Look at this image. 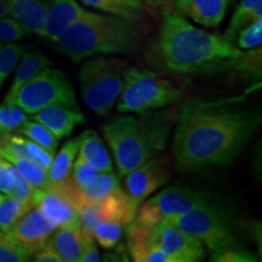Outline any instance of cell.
I'll use <instances>...</instances> for the list:
<instances>
[{
	"mask_svg": "<svg viewBox=\"0 0 262 262\" xmlns=\"http://www.w3.org/2000/svg\"><path fill=\"white\" fill-rule=\"evenodd\" d=\"M33 208H35L33 203L6 194L0 202V231L8 232Z\"/></svg>",
	"mask_w": 262,
	"mask_h": 262,
	"instance_id": "obj_27",
	"label": "cell"
},
{
	"mask_svg": "<svg viewBox=\"0 0 262 262\" xmlns=\"http://www.w3.org/2000/svg\"><path fill=\"white\" fill-rule=\"evenodd\" d=\"M80 2L100 11L135 22L143 12L141 0H80Z\"/></svg>",
	"mask_w": 262,
	"mask_h": 262,
	"instance_id": "obj_25",
	"label": "cell"
},
{
	"mask_svg": "<svg viewBox=\"0 0 262 262\" xmlns=\"http://www.w3.org/2000/svg\"><path fill=\"white\" fill-rule=\"evenodd\" d=\"M152 242L171 262H196L204 260L205 249L201 241L168 221L150 229Z\"/></svg>",
	"mask_w": 262,
	"mask_h": 262,
	"instance_id": "obj_10",
	"label": "cell"
},
{
	"mask_svg": "<svg viewBox=\"0 0 262 262\" xmlns=\"http://www.w3.org/2000/svg\"><path fill=\"white\" fill-rule=\"evenodd\" d=\"M35 206L42 211L56 227L79 225L78 209L67 199L49 188L38 189L35 194Z\"/></svg>",
	"mask_w": 262,
	"mask_h": 262,
	"instance_id": "obj_16",
	"label": "cell"
},
{
	"mask_svg": "<svg viewBox=\"0 0 262 262\" xmlns=\"http://www.w3.org/2000/svg\"><path fill=\"white\" fill-rule=\"evenodd\" d=\"M262 44V18L245 26L238 33L237 45L241 50H251Z\"/></svg>",
	"mask_w": 262,
	"mask_h": 262,
	"instance_id": "obj_34",
	"label": "cell"
},
{
	"mask_svg": "<svg viewBox=\"0 0 262 262\" xmlns=\"http://www.w3.org/2000/svg\"><path fill=\"white\" fill-rule=\"evenodd\" d=\"M243 51L224 35L196 28L185 16L165 14L156 42L160 64L178 74L209 71L238 58Z\"/></svg>",
	"mask_w": 262,
	"mask_h": 262,
	"instance_id": "obj_2",
	"label": "cell"
},
{
	"mask_svg": "<svg viewBox=\"0 0 262 262\" xmlns=\"http://www.w3.org/2000/svg\"><path fill=\"white\" fill-rule=\"evenodd\" d=\"M78 148H79L78 137L68 140L62 146L57 155L52 158V162L48 169L49 183H60L70 178L74 159L78 155Z\"/></svg>",
	"mask_w": 262,
	"mask_h": 262,
	"instance_id": "obj_22",
	"label": "cell"
},
{
	"mask_svg": "<svg viewBox=\"0 0 262 262\" xmlns=\"http://www.w3.org/2000/svg\"><path fill=\"white\" fill-rule=\"evenodd\" d=\"M96 206L100 221H112L120 225H129L135 220L137 208L131 202L129 194L118 187L101 199L94 203Z\"/></svg>",
	"mask_w": 262,
	"mask_h": 262,
	"instance_id": "obj_18",
	"label": "cell"
},
{
	"mask_svg": "<svg viewBox=\"0 0 262 262\" xmlns=\"http://www.w3.org/2000/svg\"><path fill=\"white\" fill-rule=\"evenodd\" d=\"M14 185V176L11 171V163L0 157V192L9 194Z\"/></svg>",
	"mask_w": 262,
	"mask_h": 262,
	"instance_id": "obj_40",
	"label": "cell"
},
{
	"mask_svg": "<svg viewBox=\"0 0 262 262\" xmlns=\"http://www.w3.org/2000/svg\"><path fill=\"white\" fill-rule=\"evenodd\" d=\"M126 62L119 58L95 57L79 71L84 102L97 116H106L117 103L124 85Z\"/></svg>",
	"mask_w": 262,
	"mask_h": 262,
	"instance_id": "obj_6",
	"label": "cell"
},
{
	"mask_svg": "<svg viewBox=\"0 0 262 262\" xmlns=\"http://www.w3.org/2000/svg\"><path fill=\"white\" fill-rule=\"evenodd\" d=\"M3 45H4V44H3V42H2V41H0V49H2V47H3Z\"/></svg>",
	"mask_w": 262,
	"mask_h": 262,
	"instance_id": "obj_46",
	"label": "cell"
},
{
	"mask_svg": "<svg viewBox=\"0 0 262 262\" xmlns=\"http://www.w3.org/2000/svg\"><path fill=\"white\" fill-rule=\"evenodd\" d=\"M182 91L153 71L129 67L124 72L122 94L117 111L123 113H147L178 102Z\"/></svg>",
	"mask_w": 262,
	"mask_h": 262,
	"instance_id": "obj_5",
	"label": "cell"
},
{
	"mask_svg": "<svg viewBox=\"0 0 262 262\" xmlns=\"http://www.w3.org/2000/svg\"><path fill=\"white\" fill-rule=\"evenodd\" d=\"M15 104L27 114H35L55 104L78 108L74 90L66 74L48 67L22 85L16 95Z\"/></svg>",
	"mask_w": 262,
	"mask_h": 262,
	"instance_id": "obj_8",
	"label": "cell"
},
{
	"mask_svg": "<svg viewBox=\"0 0 262 262\" xmlns=\"http://www.w3.org/2000/svg\"><path fill=\"white\" fill-rule=\"evenodd\" d=\"M100 172L97 169H95L90 163H88L83 157L78 155L75 157L73 168H72L71 179L79 189H83L88 183L93 181L95 176Z\"/></svg>",
	"mask_w": 262,
	"mask_h": 262,
	"instance_id": "obj_36",
	"label": "cell"
},
{
	"mask_svg": "<svg viewBox=\"0 0 262 262\" xmlns=\"http://www.w3.org/2000/svg\"><path fill=\"white\" fill-rule=\"evenodd\" d=\"M31 34L17 19L5 16L0 18V41L3 44H10L21 40Z\"/></svg>",
	"mask_w": 262,
	"mask_h": 262,
	"instance_id": "obj_37",
	"label": "cell"
},
{
	"mask_svg": "<svg viewBox=\"0 0 262 262\" xmlns=\"http://www.w3.org/2000/svg\"><path fill=\"white\" fill-rule=\"evenodd\" d=\"M27 120V113L17 104L4 101L0 104V136L19 133Z\"/></svg>",
	"mask_w": 262,
	"mask_h": 262,
	"instance_id": "obj_28",
	"label": "cell"
},
{
	"mask_svg": "<svg viewBox=\"0 0 262 262\" xmlns=\"http://www.w3.org/2000/svg\"><path fill=\"white\" fill-rule=\"evenodd\" d=\"M169 123L160 116L146 119L119 116L104 124L102 131L116 158L119 176H125L164 149Z\"/></svg>",
	"mask_w": 262,
	"mask_h": 262,
	"instance_id": "obj_4",
	"label": "cell"
},
{
	"mask_svg": "<svg viewBox=\"0 0 262 262\" xmlns=\"http://www.w3.org/2000/svg\"><path fill=\"white\" fill-rule=\"evenodd\" d=\"M119 187V178L110 172H98L93 181L88 183L83 189H80L81 206L86 204H94L104 198L108 193Z\"/></svg>",
	"mask_w": 262,
	"mask_h": 262,
	"instance_id": "obj_26",
	"label": "cell"
},
{
	"mask_svg": "<svg viewBox=\"0 0 262 262\" xmlns=\"http://www.w3.org/2000/svg\"><path fill=\"white\" fill-rule=\"evenodd\" d=\"M145 2L153 8H168L173 0H145Z\"/></svg>",
	"mask_w": 262,
	"mask_h": 262,
	"instance_id": "obj_43",
	"label": "cell"
},
{
	"mask_svg": "<svg viewBox=\"0 0 262 262\" xmlns=\"http://www.w3.org/2000/svg\"><path fill=\"white\" fill-rule=\"evenodd\" d=\"M228 2H229V3H231V2H233V0H228Z\"/></svg>",
	"mask_w": 262,
	"mask_h": 262,
	"instance_id": "obj_47",
	"label": "cell"
},
{
	"mask_svg": "<svg viewBox=\"0 0 262 262\" xmlns=\"http://www.w3.org/2000/svg\"><path fill=\"white\" fill-rule=\"evenodd\" d=\"M11 171L12 176H14V185H12L11 191L8 195L16 196V198L22 199V201L31 202L35 205V194H37L38 189L33 187L32 185L26 181V180L22 178L21 173H19L14 165L11 164Z\"/></svg>",
	"mask_w": 262,
	"mask_h": 262,
	"instance_id": "obj_38",
	"label": "cell"
},
{
	"mask_svg": "<svg viewBox=\"0 0 262 262\" xmlns=\"http://www.w3.org/2000/svg\"><path fill=\"white\" fill-rule=\"evenodd\" d=\"M9 16L29 33L42 37L50 0H8Z\"/></svg>",
	"mask_w": 262,
	"mask_h": 262,
	"instance_id": "obj_17",
	"label": "cell"
},
{
	"mask_svg": "<svg viewBox=\"0 0 262 262\" xmlns=\"http://www.w3.org/2000/svg\"><path fill=\"white\" fill-rule=\"evenodd\" d=\"M11 164L21 173L22 178L34 188L44 189L49 186L48 169H45L40 164L28 158L16 159Z\"/></svg>",
	"mask_w": 262,
	"mask_h": 262,
	"instance_id": "obj_30",
	"label": "cell"
},
{
	"mask_svg": "<svg viewBox=\"0 0 262 262\" xmlns=\"http://www.w3.org/2000/svg\"><path fill=\"white\" fill-rule=\"evenodd\" d=\"M9 16L8 0H0V18Z\"/></svg>",
	"mask_w": 262,
	"mask_h": 262,
	"instance_id": "obj_44",
	"label": "cell"
},
{
	"mask_svg": "<svg viewBox=\"0 0 262 262\" xmlns=\"http://www.w3.org/2000/svg\"><path fill=\"white\" fill-rule=\"evenodd\" d=\"M54 44L61 55L79 62L96 55H136L141 34L135 21L88 11Z\"/></svg>",
	"mask_w": 262,
	"mask_h": 262,
	"instance_id": "obj_3",
	"label": "cell"
},
{
	"mask_svg": "<svg viewBox=\"0 0 262 262\" xmlns=\"http://www.w3.org/2000/svg\"><path fill=\"white\" fill-rule=\"evenodd\" d=\"M258 18H262V0H241L224 37L231 42H235L239 31Z\"/></svg>",
	"mask_w": 262,
	"mask_h": 262,
	"instance_id": "obj_24",
	"label": "cell"
},
{
	"mask_svg": "<svg viewBox=\"0 0 262 262\" xmlns=\"http://www.w3.org/2000/svg\"><path fill=\"white\" fill-rule=\"evenodd\" d=\"M79 139V148L78 155L90 163L95 169L101 172L113 171L112 159L106 147L101 141L100 136L94 130H86L78 136Z\"/></svg>",
	"mask_w": 262,
	"mask_h": 262,
	"instance_id": "obj_21",
	"label": "cell"
},
{
	"mask_svg": "<svg viewBox=\"0 0 262 262\" xmlns=\"http://www.w3.org/2000/svg\"><path fill=\"white\" fill-rule=\"evenodd\" d=\"M86 12L75 0H50L42 37L56 41Z\"/></svg>",
	"mask_w": 262,
	"mask_h": 262,
	"instance_id": "obj_13",
	"label": "cell"
},
{
	"mask_svg": "<svg viewBox=\"0 0 262 262\" xmlns=\"http://www.w3.org/2000/svg\"><path fill=\"white\" fill-rule=\"evenodd\" d=\"M95 239L93 235H89L85 242V245L83 248V251H81V255L79 257V262H98L101 261L100 254H98V250L96 248V244H95Z\"/></svg>",
	"mask_w": 262,
	"mask_h": 262,
	"instance_id": "obj_42",
	"label": "cell"
},
{
	"mask_svg": "<svg viewBox=\"0 0 262 262\" xmlns=\"http://www.w3.org/2000/svg\"><path fill=\"white\" fill-rule=\"evenodd\" d=\"M123 234V225L112 221H101L93 229V237L104 249H113Z\"/></svg>",
	"mask_w": 262,
	"mask_h": 262,
	"instance_id": "obj_32",
	"label": "cell"
},
{
	"mask_svg": "<svg viewBox=\"0 0 262 262\" xmlns=\"http://www.w3.org/2000/svg\"><path fill=\"white\" fill-rule=\"evenodd\" d=\"M25 51L26 48L24 45L14 44V42L4 44L0 49V86L15 70Z\"/></svg>",
	"mask_w": 262,
	"mask_h": 262,
	"instance_id": "obj_33",
	"label": "cell"
},
{
	"mask_svg": "<svg viewBox=\"0 0 262 262\" xmlns=\"http://www.w3.org/2000/svg\"><path fill=\"white\" fill-rule=\"evenodd\" d=\"M33 257V253L17 243L8 232L0 231V262H25Z\"/></svg>",
	"mask_w": 262,
	"mask_h": 262,
	"instance_id": "obj_31",
	"label": "cell"
},
{
	"mask_svg": "<svg viewBox=\"0 0 262 262\" xmlns=\"http://www.w3.org/2000/svg\"><path fill=\"white\" fill-rule=\"evenodd\" d=\"M22 142H24L25 149L27 152L29 158L38 164H40L41 166H44L45 169H49L50 164L52 162V158H54V155L49 153L48 150H45L42 147L37 145L35 142H33L32 140L29 139H22Z\"/></svg>",
	"mask_w": 262,
	"mask_h": 262,
	"instance_id": "obj_39",
	"label": "cell"
},
{
	"mask_svg": "<svg viewBox=\"0 0 262 262\" xmlns=\"http://www.w3.org/2000/svg\"><path fill=\"white\" fill-rule=\"evenodd\" d=\"M19 60L21 61H18L19 63H17L18 67L16 71L15 79L4 98V102L6 103H15L16 95L21 89L22 85H25L33 77H35L39 72L50 66V61L38 51H25Z\"/></svg>",
	"mask_w": 262,
	"mask_h": 262,
	"instance_id": "obj_20",
	"label": "cell"
},
{
	"mask_svg": "<svg viewBox=\"0 0 262 262\" xmlns=\"http://www.w3.org/2000/svg\"><path fill=\"white\" fill-rule=\"evenodd\" d=\"M260 124V108L232 107L229 101H187L180 111L173 135L176 165L182 171L228 165Z\"/></svg>",
	"mask_w": 262,
	"mask_h": 262,
	"instance_id": "obj_1",
	"label": "cell"
},
{
	"mask_svg": "<svg viewBox=\"0 0 262 262\" xmlns=\"http://www.w3.org/2000/svg\"><path fill=\"white\" fill-rule=\"evenodd\" d=\"M256 255L247 250L241 245L224 248L220 250L211 251V261L217 262H256Z\"/></svg>",
	"mask_w": 262,
	"mask_h": 262,
	"instance_id": "obj_35",
	"label": "cell"
},
{
	"mask_svg": "<svg viewBox=\"0 0 262 262\" xmlns=\"http://www.w3.org/2000/svg\"><path fill=\"white\" fill-rule=\"evenodd\" d=\"M206 193L189 186H171L148 199L137 210L136 221L146 227L171 221L192 209L211 203Z\"/></svg>",
	"mask_w": 262,
	"mask_h": 262,
	"instance_id": "obj_9",
	"label": "cell"
},
{
	"mask_svg": "<svg viewBox=\"0 0 262 262\" xmlns=\"http://www.w3.org/2000/svg\"><path fill=\"white\" fill-rule=\"evenodd\" d=\"M19 133L24 134L27 139L32 140L33 142H35L45 150H48L49 153L55 156L58 147V139L47 126H44L34 119H28L27 123L19 130Z\"/></svg>",
	"mask_w": 262,
	"mask_h": 262,
	"instance_id": "obj_29",
	"label": "cell"
},
{
	"mask_svg": "<svg viewBox=\"0 0 262 262\" xmlns=\"http://www.w3.org/2000/svg\"><path fill=\"white\" fill-rule=\"evenodd\" d=\"M3 198H4V195H3V193L0 192V202H2V199H3Z\"/></svg>",
	"mask_w": 262,
	"mask_h": 262,
	"instance_id": "obj_45",
	"label": "cell"
},
{
	"mask_svg": "<svg viewBox=\"0 0 262 262\" xmlns=\"http://www.w3.org/2000/svg\"><path fill=\"white\" fill-rule=\"evenodd\" d=\"M127 226V249L131 257L136 262H148L150 251L156 247L150 234L152 228L141 225L136 220Z\"/></svg>",
	"mask_w": 262,
	"mask_h": 262,
	"instance_id": "obj_23",
	"label": "cell"
},
{
	"mask_svg": "<svg viewBox=\"0 0 262 262\" xmlns=\"http://www.w3.org/2000/svg\"><path fill=\"white\" fill-rule=\"evenodd\" d=\"M168 222L201 241L203 245L209 248L210 253L239 245L231 220L212 202L196 206Z\"/></svg>",
	"mask_w": 262,
	"mask_h": 262,
	"instance_id": "obj_7",
	"label": "cell"
},
{
	"mask_svg": "<svg viewBox=\"0 0 262 262\" xmlns=\"http://www.w3.org/2000/svg\"><path fill=\"white\" fill-rule=\"evenodd\" d=\"M228 0H175L179 14L204 27L214 28L225 18Z\"/></svg>",
	"mask_w": 262,
	"mask_h": 262,
	"instance_id": "obj_15",
	"label": "cell"
},
{
	"mask_svg": "<svg viewBox=\"0 0 262 262\" xmlns=\"http://www.w3.org/2000/svg\"><path fill=\"white\" fill-rule=\"evenodd\" d=\"M89 233L81 229L80 225L56 227L49 238L58 256L64 262H79V257Z\"/></svg>",
	"mask_w": 262,
	"mask_h": 262,
	"instance_id": "obj_19",
	"label": "cell"
},
{
	"mask_svg": "<svg viewBox=\"0 0 262 262\" xmlns=\"http://www.w3.org/2000/svg\"><path fill=\"white\" fill-rule=\"evenodd\" d=\"M56 229L52 222L42 214L38 206L33 208L9 229L8 233L17 243L31 250L33 255L42 247Z\"/></svg>",
	"mask_w": 262,
	"mask_h": 262,
	"instance_id": "obj_12",
	"label": "cell"
},
{
	"mask_svg": "<svg viewBox=\"0 0 262 262\" xmlns=\"http://www.w3.org/2000/svg\"><path fill=\"white\" fill-rule=\"evenodd\" d=\"M169 170L160 158H150L125 175V185L131 202L139 210L141 203L165 185L169 180Z\"/></svg>",
	"mask_w": 262,
	"mask_h": 262,
	"instance_id": "obj_11",
	"label": "cell"
},
{
	"mask_svg": "<svg viewBox=\"0 0 262 262\" xmlns=\"http://www.w3.org/2000/svg\"><path fill=\"white\" fill-rule=\"evenodd\" d=\"M33 119L47 126L58 140L70 136L78 124L85 123V117L79 108L62 104L42 108L39 112L33 114Z\"/></svg>",
	"mask_w": 262,
	"mask_h": 262,
	"instance_id": "obj_14",
	"label": "cell"
},
{
	"mask_svg": "<svg viewBox=\"0 0 262 262\" xmlns=\"http://www.w3.org/2000/svg\"><path fill=\"white\" fill-rule=\"evenodd\" d=\"M33 257H34V261L37 262H62L61 257L58 256L50 241H48L42 247L39 248L33 255Z\"/></svg>",
	"mask_w": 262,
	"mask_h": 262,
	"instance_id": "obj_41",
	"label": "cell"
}]
</instances>
